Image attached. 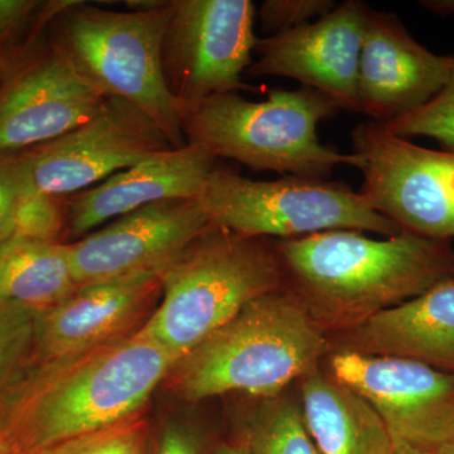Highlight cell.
<instances>
[{
    "instance_id": "cell-1",
    "label": "cell",
    "mask_w": 454,
    "mask_h": 454,
    "mask_svg": "<svg viewBox=\"0 0 454 454\" xmlns=\"http://www.w3.org/2000/svg\"><path fill=\"white\" fill-rule=\"evenodd\" d=\"M273 244L284 286L328 336L454 279L450 241L413 232L375 239L336 230Z\"/></svg>"
},
{
    "instance_id": "cell-21",
    "label": "cell",
    "mask_w": 454,
    "mask_h": 454,
    "mask_svg": "<svg viewBox=\"0 0 454 454\" xmlns=\"http://www.w3.org/2000/svg\"><path fill=\"white\" fill-rule=\"evenodd\" d=\"M262 400L245 423L239 443L247 454H321L300 403L283 394Z\"/></svg>"
},
{
    "instance_id": "cell-4",
    "label": "cell",
    "mask_w": 454,
    "mask_h": 454,
    "mask_svg": "<svg viewBox=\"0 0 454 454\" xmlns=\"http://www.w3.org/2000/svg\"><path fill=\"white\" fill-rule=\"evenodd\" d=\"M340 107L317 90H276L265 101L240 92L214 95L178 106L186 145L256 172L325 179L340 164L357 168L354 153L322 145L317 128Z\"/></svg>"
},
{
    "instance_id": "cell-26",
    "label": "cell",
    "mask_w": 454,
    "mask_h": 454,
    "mask_svg": "<svg viewBox=\"0 0 454 454\" xmlns=\"http://www.w3.org/2000/svg\"><path fill=\"white\" fill-rule=\"evenodd\" d=\"M336 7L333 0H267L256 11V18L262 31L273 35L309 25Z\"/></svg>"
},
{
    "instance_id": "cell-34",
    "label": "cell",
    "mask_w": 454,
    "mask_h": 454,
    "mask_svg": "<svg viewBox=\"0 0 454 454\" xmlns=\"http://www.w3.org/2000/svg\"><path fill=\"white\" fill-rule=\"evenodd\" d=\"M4 59L0 56V79H2L3 71H4Z\"/></svg>"
},
{
    "instance_id": "cell-16",
    "label": "cell",
    "mask_w": 454,
    "mask_h": 454,
    "mask_svg": "<svg viewBox=\"0 0 454 454\" xmlns=\"http://www.w3.org/2000/svg\"><path fill=\"white\" fill-rule=\"evenodd\" d=\"M447 76V56L430 52L395 14L370 8L358 59V113L389 124L428 103Z\"/></svg>"
},
{
    "instance_id": "cell-29",
    "label": "cell",
    "mask_w": 454,
    "mask_h": 454,
    "mask_svg": "<svg viewBox=\"0 0 454 454\" xmlns=\"http://www.w3.org/2000/svg\"><path fill=\"white\" fill-rule=\"evenodd\" d=\"M0 454H28L20 448L16 439L12 437L3 420L2 413H0Z\"/></svg>"
},
{
    "instance_id": "cell-33",
    "label": "cell",
    "mask_w": 454,
    "mask_h": 454,
    "mask_svg": "<svg viewBox=\"0 0 454 454\" xmlns=\"http://www.w3.org/2000/svg\"><path fill=\"white\" fill-rule=\"evenodd\" d=\"M435 454H454V443L447 444V446L439 448Z\"/></svg>"
},
{
    "instance_id": "cell-28",
    "label": "cell",
    "mask_w": 454,
    "mask_h": 454,
    "mask_svg": "<svg viewBox=\"0 0 454 454\" xmlns=\"http://www.w3.org/2000/svg\"><path fill=\"white\" fill-rule=\"evenodd\" d=\"M155 454H202L199 439L187 427L169 423L164 427Z\"/></svg>"
},
{
    "instance_id": "cell-6",
    "label": "cell",
    "mask_w": 454,
    "mask_h": 454,
    "mask_svg": "<svg viewBox=\"0 0 454 454\" xmlns=\"http://www.w3.org/2000/svg\"><path fill=\"white\" fill-rule=\"evenodd\" d=\"M118 12L73 0L51 28L106 97L138 107L173 148L186 145L178 106L164 80L163 35L170 2H137Z\"/></svg>"
},
{
    "instance_id": "cell-19",
    "label": "cell",
    "mask_w": 454,
    "mask_h": 454,
    "mask_svg": "<svg viewBox=\"0 0 454 454\" xmlns=\"http://www.w3.org/2000/svg\"><path fill=\"white\" fill-rule=\"evenodd\" d=\"M300 381L301 413L319 453L391 454L393 435L366 400L319 369Z\"/></svg>"
},
{
    "instance_id": "cell-15",
    "label": "cell",
    "mask_w": 454,
    "mask_h": 454,
    "mask_svg": "<svg viewBox=\"0 0 454 454\" xmlns=\"http://www.w3.org/2000/svg\"><path fill=\"white\" fill-rule=\"evenodd\" d=\"M160 295L158 273L77 286L52 309L38 313L29 364L70 356L130 336L153 315Z\"/></svg>"
},
{
    "instance_id": "cell-11",
    "label": "cell",
    "mask_w": 454,
    "mask_h": 454,
    "mask_svg": "<svg viewBox=\"0 0 454 454\" xmlns=\"http://www.w3.org/2000/svg\"><path fill=\"white\" fill-rule=\"evenodd\" d=\"M172 148L142 110L106 97L82 125L20 155L32 192L67 197Z\"/></svg>"
},
{
    "instance_id": "cell-8",
    "label": "cell",
    "mask_w": 454,
    "mask_h": 454,
    "mask_svg": "<svg viewBox=\"0 0 454 454\" xmlns=\"http://www.w3.org/2000/svg\"><path fill=\"white\" fill-rule=\"evenodd\" d=\"M3 59L0 152L17 153L64 136L106 98L52 28Z\"/></svg>"
},
{
    "instance_id": "cell-13",
    "label": "cell",
    "mask_w": 454,
    "mask_h": 454,
    "mask_svg": "<svg viewBox=\"0 0 454 454\" xmlns=\"http://www.w3.org/2000/svg\"><path fill=\"white\" fill-rule=\"evenodd\" d=\"M199 199L166 200L130 212L67 244L77 286L162 274L208 226Z\"/></svg>"
},
{
    "instance_id": "cell-22",
    "label": "cell",
    "mask_w": 454,
    "mask_h": 454,
    "mask_svg": "<svg viewBox=\"0 0 454 454\" xmlns=\"http://www.w3.org/2000/svg\"><path fill=\"white\" fill-rule=\"evenodd\" d=\"M149 422L145 413L106 428L57 442L31 454H148Z\"/></svg>"
},
{
    "instance_id": "cell-7",
    "label": "cell",
    "mask_w": 454,
    "mask_h": 454,
    "mask_svg": "<svg viewBox=\"0 0 454 454\" xmlns=\"http://www.w3.org/2000/svg\"><path fill=\"white\" fill-rule=\"evenodd\" d=\"M199 200L211 225L247 238L286 240L336 230L382 238L402 232L360 191L321 178L255 181L215 167Z\"/></svg>"
},
{
    "instance_id": "cell-18",
    "label": "cell",
    "mask_w": 454,
    "mask_h": 454,
    "mask_svg": "<svg viewBox=\"0 0 454 454\" xmlns=\"http://www.w3.org/2000/svg\"><path fill=\"white\" fill-rule=\"evenodd\" d=\"M328 339L331 351L409 358L454 372V279Z\"/></svg>"
},
{
    "instance_id": "cell-3",
    "label": "cell",
    "mask_w": 454,
    "mask_h": 454,
    "mask_svg": "<svg viewBox=\"0 0 454 454\" xmlns=\"http://www.w3.org/2000/svg\"><path fill=\"white\" fill-rule=\"evenodd\" d=\"M328 351V334L283 284L179 358L166 380L191 403L235 393L270 399L318 369Z\"/></svg>"
},
{
    "instance_id": "cell-2",
    "label": "cell",
    "mask_w": 454,
    "mask_h": 454,
    "mask_svg": "<svg viewBox=\"0 0 454 454\" xmlns=\"http://www.w3.org/2000/svg\"><path fill=\"white\" fill-rule=\"evenodd\" d=\"M177 361L139 330L89 351L29 364L0 396V413L31 454L143 411Z\"/></svg>"
},
{
    "instance_id": "cell-24",
    "label": "cell",
    "mask_w": 454,
    "mask_h": 454,
    "mask_svg": "<svg viewBox=\"0 0 454 454\" xmlns=\"http://www.w3.org/2000/svg\"><path fill=\"white\" fill-rule=\"evenodd\" d=\"M37 316L20 304H0V396L31 361Z\"/></svg>"
},
{
    "instance_id": "cell-5",
    "label": "cell",
    "mask_w": 454,
    "mask_h": 454,
    "mask_svg": "<svg viewBox=\"0 0 454 454\" xmlns=\"http://www.w3.org/2000/svg\"><path fill=\"white\" fill-rule=\"evenodd\" d=\"M162 295L143 333L182 358L250 301L283 286L273 240L210 225L160 274Z\"/></svg>"
},
{
    "instance_id": "cell-23",
    "label": "cell",
    "mask_w": 454,
    "mask_h": 454,
    "mask_svg": "<svg viewBox=\"0 0 454 454\" xmlns=\"http://www.w3.org/2000/svg\"><path fill=\"white\" fill-rule=\"evenodd\" d=\"M448 57V76L443 88L419 109L385 124L403 138L427 137L437 140L444 151L454 153V56Z\"/></svg>"
},
{
    "instance_id": "cell-9",
    "label": "cell",
    "mask_w": 454,
    "mask_h": 454,
    "mask_svg": "<svg viewBox=\"0 0 454 454\" xmlns=\"http://www.w3.org/2000/svg\"><path fill=\"white\" fill-rule=\"evenodd\" d=\"M360 193L402 231L454 239V153L414 145L375 121L352 131Z\"/></svg>"
},
{
    "instance_id": "cell-17",
    "label": "cell",
    "mask_w": 454,
    "mask_h": 454,
    "mask_svg": "<svg viewBox=\"0 0 454 454\" xmlns=\"http://www.w3.org/2000/svg\"><path fill=\"white\" fill-rule=\"evenodd\" d=\"M216 158L186 145L121 170L65 199V243L130 212L166 200L199 199Z\"/></svg>"
},
{
    "instance_id": "cell-12",
    "label": "cell",
    "mask_w": 454,
    "mask_h": 454,
    "mask_svg": "<svg viewBox=\"0 0 454 454\" xmlns=\"http://www.w3.org/2000/svg\"><path fill=\"white\" fill-rule=\"evenodd\" d=\"M327 373L366 400L394 439L430 450L454 443V372L409 358L334 349Z\"/></svg>"
},
{
    "instance_id": "cell-31",
    "label": "cell",
    "mask_w": 454,
    "mask_h": 454,
    "mask_svg": "<svg viewBox=\"0 0 454 454\" xmlns=\"http://www.w3.org/2000/svg\"><path fill=\"white\" fill-rule=\"evenodd\" d=\"M437 450H427V448L414 446V444L406 443V442L394 439L393 450L391 454H435Z\"/></svg>"
},
{
    "instance_id": "cell-32",
    "label": "cell",
    "mask_w": 454,
    "mask_h": 454,
    "mask_svg": "<svg viewBox=\"0 0 454 454\" xmlns=\"http://www.w3.org/2000/svg\"><path fill=\"white\" fill-rule=\"evenodd\" d=\"M216 454H247V452L239 444H232V446L220 447Z\"/></svg>"
},
{
    "instance_id": "cell-25",
    "label": "cell",
    "mask_w": 454,
    "mask_h": 454,
    "mask_svg": "<svg viewBox=\"0 0 454 454\" xmlns=\"http://www.w3.org/2000/svg\"><path fill=\"white\" fill-rule=\"evenodd\" d=\"M65 199L35 192L23 197L18 206L14 236L65 243Z\"/></svg>"
},
{
    "instance_id": "cell-27",
    "label": "cell",
    "mask_w": 454,
    "mask_h": 454,
    "mask_svg": "<svg viewBox=\"0 0 454 454\" xmlns=\"http://www.w3.org/2000/svg\"><path fill=\"white\" fill-rule=\"evenodd\" d=\"M32 193L20 152H0V245L16 234L20 200Z\"/></svg>"
},
{
    "instance_id": "cell-14",
    "label": "cell",
    "mask_w": 454,
    "mask_h": 454,
    "mask_svg": "<svg viewBox=\"0 0 454 454\" xmlns=\"http://www.w3.org/2000/svg\"><path fill=\"white\" fill-rule=\"evenodd\" d=\"M369 11L361 0H346L309 25L258 38L247 74L295 80L340 110L358 113V59Z\"/></svg>"
},
{
    "instance_id": "cell-30",
    "label": "cell",
    "mask_w": 454,
    "mask_h": 454,
    "mask_svg": "<svg viewBox=\"0 0 454 454\" xmlns=\"http://www.w3.org/2000/svg\"><path fill=\"white\" fill-rule=\"evenodd\" d=\"M419 4L437 16H454V0H422Z\"/></svg>"
},
{
    "instance_id": "cell-10",
    "label": "cell",
    "mask_w": 454,
    "mask_h": 454,
    "mask_svg": "<svg viewBox=\"0 0 454 454\" xmlns=\"http://www.w3.org/2000/svg\"><path fill=\"white\" fill-rule=\"evenodd\" d=\"M255 20L250 0H170L162 66L177 106L254 90L243 76L255 55Z\"/></svg>"
},
{
    "instance_id": "cell-20",
    "label": "cell",
    "mask_w": 454,
    "mask_h": 454,
    "mask_svg": "<svg viewBox=\"0 0 454 454\" xmlns=\"http://www.w3.org/2000/svg\"><path fill=\"white\" fill-rule=\"evenodd\" d=\"M77 286L67 244L13 236L0 245V304H20L41 313Z\"/></svg>"
}]
</instances>
